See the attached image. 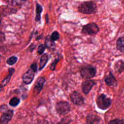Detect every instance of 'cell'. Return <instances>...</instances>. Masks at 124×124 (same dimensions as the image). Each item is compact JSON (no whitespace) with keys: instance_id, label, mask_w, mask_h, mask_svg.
Here are the masks:
<instances>
[{"instance_id":"cell-1","label":"cell","mask_w":124,"mask_h":124,"mask_svg":"<svg viewBox=\"0 0 124 124\" xmlns=\"http://www.w3.org/2000/svg\"><path fill=\"white\" fill-rule=\"evenodd\" d=\"M97 7L93 1H86L82 3L78 6L80 12L86 14H92L96 12Z\"/></svg>"},{"instance_id":"cell-2","label":"cell","mask_w":124,"mask_h":124,"mask_svg":"<svg viewBox=\"0 0 124 124\" xmlns=\"http://www.w3.org/2000/svg\"><path fill=\"white\" fill-rule=\"evenodd\" d=\"M80 73L82 77L85 78H90L93 77L96 74V69L90 65L81 67Z\"/></svg>"},{"instance_id":"cell-3","label":"cell","mask_w":124,"mask_h":124,"mask_svg":"<svg viewBox=\"0 0 124 124\" xmlns=\"http://www.w3.org/2000/svg\"><path fill=\"white\" fill-rule=\"evenodd\" d=\"M57 112L60 115L67 114L70 110L71 106L69 103L66 101H61L57 103L55 106Z\"/></svg>"},{"instance_id":"cell-4","label":"cell","mask_w":124,"mask_h":124,"mask_svg":"<svg viewBox=\"0 0 124 124\" xmlns=\"http://www.w3.org/2000/svg\"><path fill=\"white\" fill-rule=\"evenodd\" d=\"M111 100L108 98L106 95L102 94L100 95L97 99L96 104L99 108L105 110L107 109L111 105Z\"/></svg>"},{"instance_id":"cell-5","label":"cell","mask_w":124,"mask_h":124,"mask_svg":"<svg viewBox=\"0 0 124 124\" xmlns=\"http://www.w3.org/2000/svg\"><path fill=\"white\" fill-rule=\"evenodd\" d=\"M98 31L99 27L94 23H90L84 26L82 30L83 33L89 35L96 34Z\"/></svg>"},{"instance_id":"cell-6","label":"cell","mask_w":124,"mask_h":124,"mask_svg":"<svg viewBox=\"0 0 124 124\" xmlns=\"http://www.w3.org/2000/svg\"><path fill=\"white\" fill-rule=\"evenodd\" d=\"M72 102L75 105L78 106L82 105L84 103V98L80 93L77 91L73 92L70 95Z\"/></svg>"},{"instance_id":"cell-7","label":"cell","mask_w":124,"mask_h":124,"mask_svg":"<svg viewBox=\"0 0 124 124\" xmlns=\"http://www.w3.org/2000/svg\"><path fill=\"white\" fill-rule=\"evenodd\" d=\"M45 82V78L43 77H39L35 82L34 84L33 94L34 95H37L42 91L44 84Z\"/></svg>"},{"instance_id":"cell-8","label":"cell","mask_w":124,"mask_h":124,"mask_svg":"<svg viewBox=\"0 0 124 124\" xmlns=\"http://www.w3.org/2000/svg\"><path fill=\"white\" fill-rule=\"evenodd\" d=\"M14 115V111L12 109H8L4 111L0 117V124H8L11 120Z\"/></svg>"},{"instance_id":"cell-9","label":"cell","mask_w":124,"mask_h":124,"mask_svg":"<svg viewBox=\"0 0 124 124\" xmlns=\"http://www.w3.org/2000/svg\"><path fill=\"white\" fill-rule=\"evenodd\" d=\"M34 72L30 69L23 74L22 76V79L25 84H29L33 81L34 78Z\"/></svg>"},{"instance_id":"cell-10","label":"cell","mask_w":124,"mask_h":124,"mask_svg":"<svg viewBox=\"0 0 124 124\" xmlns=\"http://www.w3.org/2000/svg\"><path fill=\"white\" fill-rule=\"evenodd\" d=\"M95 84V83L94 81L92 80H87L83 82L81 87L84 93L86 94L88 93Z\"/></svg>"},{"instance_id":"cell-11","label":"cell","mask_w":124,"mask_h":124,"mask_svg":"<svg viewBox=\"0 0 124 124\" xmlns=\"http://www.w3.org/2000/svg\"><path fill=\"white\" fill-rule=\"evenodd\" d=\"M15 72V69L13 68H10L8 69V74L7 76L3 79V80L1 81L0 85V87H3L5 86L7 84V83L9 82L10 81L12 76L14 74Z\"/></svg>"},{"instance_id":"cell-12","label":"cell","mask_w":124,"mask_h":124,"mask_svg":"<svg viewBox=\"0 0 124 124\" xmlns=\"http://www.w3.org/2000/svg\"><path fill=\"white\" fill-rule=\"evenodd\" d=\"M105 81L107 84L110 86H115L117 85V81L111 72L105 78Z\"/></svg>"},{"instance_id":"cell-13","label":"cell","mask_w":124,"mask_h":124,"mask_svg":"<svg viewBox=\"0 0 124 124\" xmlns=\"http://www.w3.org/2000/svg\"><path fill=\"white\" fill-rule=\"evenodd\" d=\"M48 55L46 54H43L41 58H40V66H39V70H41L43 69V68L45 66L46 63L48 61Z\"/></svg>"},{"instance_id":"cell-14","label":"cell","mask_w":124,"mask_h":124,"mask_svg":"<svg viewBox=\"0 0 124 124\" xmlns=\"http://www.w3.org/2000/svg\"><path fill=\"white\" fill-rule=\"evenodd\" d=\"M116 46L119 50L124 53V37H120L118 39Z\"/></svg>"},{"instance_id":"cell-15","label":"cell","mask_w":124,"mask_h":124,"mask_svg":"<svg viewBox=\"0 0 124 124\" xmlns=\"http://www.w3.org/2000/svg\"><path fill=\"white\" fill-rule=\"evenodd\" d=\"M45 45L46 47L48 48H52L55 46L54 41H53L51 38V36H47L45 40Z\"/></svg>"},{"instance_id":"cell-16","label":"cell","mask_w":124,"mask_h":124,"mask_svg":"<svg viewBox=\"0 0 124 124\" xmlns=\"http://www.w3.org/2000/svg\"><path fill=\"white\" fill-rule=\"evenodd\" d=\"M42 6L38 3L36 4V21H39L41 18V14L42 11Z\"/></svg>"},{"instance_id":"cell-17","label":"cell","mask_w":124,"mask_h":124,"mask_svg":"<svg viewBox=\"0 0 124 124\" xmlns=\"http://www.w3.org/2000/svg\"><path fill=\"white\" fill-rule=\"evenodd\" d=\"M20 102V100L18 98L16 97H14L11 99L9 101V105L15 107L17 106Z\"/></svg>"},{"instance_id":"cell-18","label":"cell","mask_w":124,"mask_h":124,"mask_svg":"<svg viewBox=\"0 0 124 124\" xmlns=\"http://www.w3.org/2000/svg\"><path fill=\"white\" fill-rule=\"evenodd\" d=\"M17 58L16 56H13L8 58L6 61V62L8 65H13L17 62Z\"/></svg>"},{"instance_id":"cell-19","label":"cell","mask_w":124,"mask_h":124,"mask_svg":"<svg viewBox=\"0 0 124 124\" xmlns=\"http://www.w3.org/2000/svg\"><path fill=\"white\" fill-rule=\"evenodd\" d=\"M60 37V35H59V33H58V32H57V31H54L51 35V38L52 39V40L54 41H56L57 40L59 39Z\"/></svg>"},{"instance_id":"cell-20","label":"cell","mask_w":124,"mask_h":124,"mask_svg":"<svg viewBox=\"0 0 124 124\" xmlns=\"http://www.w3.org/2000/svg\"><path fill=\"white\" fill-rule=\"evenodd\" d=\"M46 46L45 45H43V44H41L38 47V50H37V52L39 54H42L44 51H45V49H46Z\"/></svg>"},{"instance_id":"cell-21","label":"cell","mask_w":124,"mask_h":124,"mask_svg":"<svg viewBox=\"0 0 124 124\" xmlns=\"http://www.w3.org/2000/svg\"><path fill=\"white\" fill-rule=\"evenodd\" d=\"M108 124H124V122L122 120L116 119L110 121Z\"/></svg>"},{"instance_id":"cell-22","label":"cell","mask_w":124,"mask_h":124,"mask_svg":"<svg viewBox=\"0 0 124 124\" xmlns=\"http://www.w3.org/2000/svg\"><path fill=\"white\" fill-rule=\"evenodd\" d=\"M59 61V59H55L53 62H52V63L51 64V66L50 67V69L52 71H54L55 70L56 68V65L57 64V63Z\"/></svg>"},{"instance_id":"cell-23","label":"cell","mask_w":124,"mask_h":124,"mask_svg":"<svg viewBox=\"0 0 124 124\" xmlns=\"http://www.w3.org/2000/svg\"><path fill=\"white\" fill-rule=\"evenodd\" d=\"M25 2L24 0H13L12 4L14 5H19Z\"/></svg>"},{"instance_id":"cell-24","label":"cell","mask_w":124,"mask_h":124,"mask_svg":"<svg viewBox=\"0 0 124 124\" xmlns=\"http://www.w3.org/2000/svg\"><path fill=\"white\" fill-rule=\"evenodd\" d=\"M31 69L34 72H35L37 71V64L36 63H33L31 65Z\"/></svg>"},{"instance_id":"cell-25","label":"cell","mask_w":124,"mask_h":124,"mask_svg":"<svg viewBox=\"0 0 124 124\" xmlns=\"http://www.w3.org/2000/svg\"><path fill=\"white\" fill-rule=\"evenodd\" d=\"M5 39V34L3 32L0 31V42H2L4 41Z\"/></svg>"},{"instance_id":"cell-26","label":"cell","mask_w":124,"mask_h":124,"mask_svg":"<svg viewBox=\"0 0 124 124\" xmlns=\"http://www.w3.org/2000/svg\"><path fill=\"white\" fill-rule=\"evenodd\" d=\"M7 106L6 105H2L0 107V111H1V110H4V111H6L7 109Z\"/></svg>"},{"instance_id":"cell-27","label":"cell","mask_w":124,"mask_h":124,"mask_svg":"<svg viewBox=\"0 0 124 124\" xmlns=\"http://www.w3.org/2000/svg\"><path fill=\"white\" fill-rule=\"evenodd\" d=\"M1 17H0V23H1Z\"/></svg>"}]
</instances>
